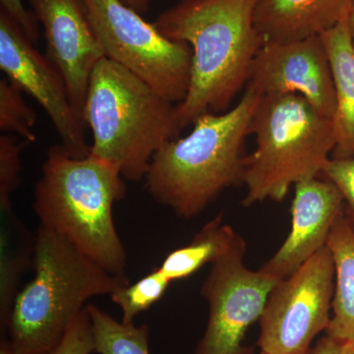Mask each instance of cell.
Returning <instances> with one entry per match:
<instances>
[{"mask_svg": "<svg viewBox=\"0 0 354 354\" xmlns=\"http://www.w3.org/2000/svg\"><path fill=\"white\" fill-rule=\"evenodd\" d=\"M171 283L162 270L157 268L137 283H128L114 290L111 298L122 312V322L133 323L139 314L157 304Z\"/></svg>", "mask_w": 354, "mask_h": 354, "instance_id": "ffe728a7", "label": "cell"}, {"mask_svg": "<svg viewBox=\"0 0 354 354\" xmlns=\"http://www.w3.org/2000/svg\"><path fill=\"white\" fill-rule=\"evenodd\" d=\"M127 193L122 176L99 158L50 147L34 193L39 225L53 230L106 271L125 277L127 252L113 207Z\"/></svg>", "mask_w": 354, "mask_h": 354, "instance_id": "3957f363", "label": "cell"}, {"mask_svg": "<svg viewBox=\"0 0 354 354\" xmlns=\"http://www.w3.org/2000/svg\"><path fill=\"white\" fill-rule=\"evenodd\" d=\"M0 11L7 14L19 25L32 44L38 41V20L32 11L25 8L22 0H0Z\"/></svg>", "mask_w": 354, "mask_h": 354, "instance_id": "d4e9b609", "label": "cell"}, {"mask_svg": "<svg viewBox=\"0 0 354 354\" xmlns=\"http://www.w3.org/2000/svg\"><path fill=\"white\" fill-rule=\"evenodd\" d=\"M104 55L148 83L172 104L189 90L193 51L167 38L120 0H81Z\"/></svg>", "mask_w": 354, "mask_h": 354, "instance_id": "52a82bcc", "label": "cell"}, {"mask_svg": "<svg viewBox=\"0 0 354 354\" xmlns=\"http://www.w3.org/2000/svg\"><path fill=\"white\" fill-rule=\"evenodd\" d=\"M335 279L334 258L328 246L291 276L279 279L259 320L261 351L309 354L317 335L329 329Z\"/></svg>", "mask_w": 354, "mask_h": 354, "instance_id": "ba28073f", "label": "cell"}, {"mask_svg": "<svg viewBox=\"0 0 354 354\" xmlns=\"http://www.w3.org/2000/svg\"><path fill=\"white\" fill-rule=\"evenodd\" d=\"M348 28L354 48V0H351V7H349L348 12Z\"/></svg>", "mask_w": 354, "mask_h": 354, "instance_id": "f546056e", "label": "cell"}, {"mask_svg": "<svg viewBox=\"0 0 354 354\" xmlns=\"http://www.w3.org/2000/svg\"><path fill=\"white\" fill-rule=\"evenodd\" d=\"M335 279L332 320L326 335L344 342L354 337V230L346 216L335 221L327 243Z\"/></svg>", "mask_w": 354, "mask_h": 354, "instance_id": "e0dca14e", "label": "cell"}, {"mask_svg": "<svg viewBox=\"0 0 354 354\" xmlns=\"http://www.w3.org/2000/svg\"><path fill=\"white\" fill-rule=\"evenodd\" d=\"M322 177L334 183L344 202V216L354 230V158H330Z\"/></svg>", "mask_w": 354, "mask_h": 354, "instance_id": "603a6c76", "label": "cell"}, {"mask_svg": "<svg viewBox=\"0 0 354 354\" xmlns=\"http://www.w3.org/2000/svg\"><path fill=\"white\" fill-rule=\"evenodd\" d=\"M291 204V230L283 245L260 268L278 279L291 276L327 246L335 221L344 216L341 192L324 177L295 186Z\"/></svg>", "mask_w": 354, "mask_h": 354, "instance_id": "4fadbf2b", "label": "cell"}, {"mask_svg": "<svg viewBox=\"0 0 354 354\" xmlns=\"http://www.w3.org/2000/svg\"><path fill=\"white\" fill-rule=\"evenodd\" d=\"M243 246L246 242L241 235L223 223V216H216L202 227L190 243L169 253L160 269L171 281H178Z\"/></svg>", "mask_w": 354, "mask_h": 354, "instance_id": "ac0fdd59", "label": "cell"}, {"mask_svg": "<svg viewBox=\"0 0 354 354\" xmlns=\"http://www.w3.org/2000/svg\"><path fill=\"white\" fill-rule=\"evenodd\" d=\"M351 0H259L254 26L263 43L318 37L348 15Z\"/></svg>", "mask_w": 354, "mask_h": 354, "instance_id": "5bb4252c", "label": "cell"}, {"mask_svg": "<svg viewBox=\"0 0 354 354\" xmlns=\"http://www.w3.org/2000/svg\"><path fill=\"white\" fill-rule=\"evenodd\" d=\"M260 354H266L265 353H262V351H261V353Z\"/></svg>", "mask_w": 354, "mask_h": 354, "instance_id": "4dcf8cb0", "label": "cell"}, {"mask_svg": "<svg viewBox=\"0 0 354 354\" xmlns=\"http://www.w3.org/2000/svg\"><path fill=\"white\" fill-rule=\"evenodd\" d=\"M23 91L8 78L0 80V129L3 134H18L29 143L34 134L36 113L25 102Z\"/></svg>", "mask_w": 354, "mask_h": 354, "instance_id": "44dd1931", "label": "cell"}, {"mask_svg": "<svg viewBox=\"0 0 354 354\" xmlns=\"http://www.w3.org/2000/svg\"><path fill=\"white\" fill-rule=\"evenodd\" d=\"M0 68L9 80L32 95L50 116L62 145L74 158L88 157L83 121L72 106L57 68L41 55L19 25L0 11Z\"/></svg>", "mask_w": 354, "mask_h": 354, "instance_id": "30bf717a", "label": "cell"}, {"mask_svg": "<svg viewBox=\"0 0 354 354\" xmlns=\"http://www.w3.org/2000/svg\"><path fill=\"white\" fill-rule=\"evenodd\" d=\"M261 97L246 86L234 108L202 114L187 136L165 142L144 178L151 196L177 216L191 218L227 188L243 184L244 143Z\"/></svg>", "mask_w": 354, "mask_h": 354, "instance_id": "7a4b0ae2", "label": "cell"}, {"mask_svg": "<svg viewBox=\"0 0 354 354\" xmlns=\"http://www.w3.org/2000/svg\"><path fill=\"white\" fill-rule=\"evenodd\" d=\"M341 344V341L326 335L311 348L309 354H339Z\"/></svg>", "mask_w": 354, "mask_h": 354, "instance_id": "484cf974", "label": "cell"}, {"mask_svg": "<svg viewBox=\"0 0 354 354\" xmlns=\"http://www.w3.org/2000/svg\"><path fill=\"white\" fill-rule=\"evenodd\" d=\"M120 1L141 15L148 11L151 0H120Z\"/></svg>", "mask_w": 354, "mask_h": 354, "instance_id": "4316f807", "label": "cell"}, {"mask_svg": "<svg viewBox=\"0 0 354 354\" xmlns=\"http://www.w3.org/2000/svg\"><path fill=\"white\" fill-rule=\"evenodd\" d=\"M246 86L266 95H298L334 118L335 95L329 57L320 36L265 44L254 58Z\"/></svg>", "mask_w": 354, "mask_h": 354, "instance_id": "8fae6325", "label": "cell"}, {"mask_svg": "<svg viewBox=\"0 0 354 354\" xmlns=\"http://www.w3.org/2000/svg\"><path fill=\"white\" fill-rule=\"evenodd\" d=\"M82 120L93 133L90 155L124 180L145 178L153 156L178 134L176 104L108 57L91 74Z\"/></svg>", "mask_w": 354, "mask_h": 354, "instance_id": "5b68a950", "label": "cell"}, {"mask_svg": "<svg viewBox=\"0 0 354 354\" xmlns=\"http://www.w3.org/2000/svg\"><path fill=\"white\" fill-rule=\"evenodd\" d=\"M27 1L43 26L46 57L64 78L72 106L82 120L91 74L106 57L85 7L81 0Z\"/></svg>", "mask_w": 354, "mask_h": 354, "instance_id": "7c38bea8", "label": "cell"}, {"mask_svg": "<svg viewBox=\"0 0 354 354\" xmlns=\"http://www.w3.org/2000/svg\"><path fill=\"white\" fill-rule=\"evenodd\" d=\"M34 277L19 291L6 334L18 354H53L88 299L129 283L39 225L32 253Z\"/></svg>", "mask_w": 354, "mask_h": 354, "instance_id": "277c9868", "label": "cell"}, {"mask_svg": "<svg viewBox=\"0 0 354 354\" xmlns=\"http://www.w3.org/2000/svg\"><path fill=\"white\" fill-rule=\"evenodd\" d=\"M0 354H18L16 353L15 349L13 348L10 341L7 339V337H1V342H0Z\"/></svg>", "mask_w": 354, "mask_h": 354, "instance_id": "83f0119b", "label": "cell"}, {"mask_svg": "<svg viewBox=\"0 0 354 354\" xmlns=\"http://www.w3.org/2000/svg\"><path fill=\"white\" fill-rule=\"evenodd\" d=\"M246 246L211 265L201 288L209 305L206 330L193 354H251L247 330L259 321L268 297L279 279L244 264Z\"/></svg>", "mask_w": 354, "mask_h": 354, "instance_id": "9c48e42d", "label": "cell"}, {"mask_svg": "<svg viewBox=\"0 0 354 354\" xmlns=\"http://www.w3.org/2000/svg\"><path fill=\"white\" fill-rule=\"evenodd\" d=\"M95 353L94 335L87 308L72 321L64 339L53 354Z\"/></svg>", "mask_w": 354, "mask_h": 354, "instance_id": "cb8c5ba5", "label": "cell"}, {"mask_svg": "<svg viewBox=\"0 0 354 354\" xmlns=\"http://www.w3.org/2000/svg\"><path fill=\"white\" fill-rule=\"evenodd\" d=\"M339 354H354V337L342 342Z\"/></svg>", "mask_w": 354, "mask_h": 354, "instance_id": "f1b7e54d", "label": "cell"}, {"mask_svg": "<svg viewBox=\"0 0 354 354\" xmlns=\"http://www.w3.org/2000/svg\"><path fill=\"white\" fill-rule=\"evenodd\" d=\"M86 308L92 324L95 353L150 354L148 326L120 322L95 304H87Z\"/></svg>", "mask_w": 354, "mask_h": 354, "instance_id": "d6986e66", "label": "cell"}, {"mask_svg": "<svg viewBox=\"0 0 354 354\" xmlns=\"http://www.w3.org/2000/svg\"><path fill=\"white\" fill-rule=\"evenodd\" d=\"M329 57L335 95L337 146L333 158H354V48L348 15L320 35Z\"/></svg>", "mask_w": 354, "mask_h": 354, "instance_id": "9a60e30c", "label": "cell"}, {"mask_svg": "<svg viewBox=\"0 0 354 354\" xmlns=\"http://www.w3.org/2000/svg\"><path fill=\"white\" fill-rule=\"evenodd\" d=\"M0 325L6 335L9 316L21 279L34 253L35 239L16 216L12 205L0 206Z\"/></svg>", "mask_w": 354, "mask_h": 354, "instance_id": "2e32d148", "label": "cell"}, {"mask_svg": "<svg viewBox=\"0 0 354 354\" xmlns=\"http://www.w3.org/2000/svg\"><path fill=\"white\" fill-rule=\"evenodd\" d=\"M259 0H183L153 25L193 51L187 95L176 104L177 131L205 113H221L246 87L254 58L264 46L254 26Z\"/></svg>", "mask_w": 354, "mask_h": 354, "instance_id": "6da1fadb", "label": "cell"}, {"mask_svg": "<svg viewBox=\"0 0 354 354\" xmlns=\"http://www.w3.org/2000/svg\"><path fill=\"white\" fill-rule=\"evenodd\" d=\"M29 142L11 134L0 136V205H10L11 194L19 183L21 153Z\"/></svg>", "mask_w": 354, "mask_h": 354, "instance_id": "7402d4cb", "label": "cell"}, {"mask_svg": "<svg viewBox=\"0 0 354 354\" xmlns=\"http://www.w3.org/2000/svg\"><path fill=\"white\" fill-rule=\"evenodd\" d=\"M251 134L256 147L247 156L245 207L281 202L292 186L322 176L337 146L334 120L298 95L261 97Z\"/></svg>", "mask_w": 354, "mask_h": 354, "instance_id": "8992f818", "label": "cell"}]
</instances>
